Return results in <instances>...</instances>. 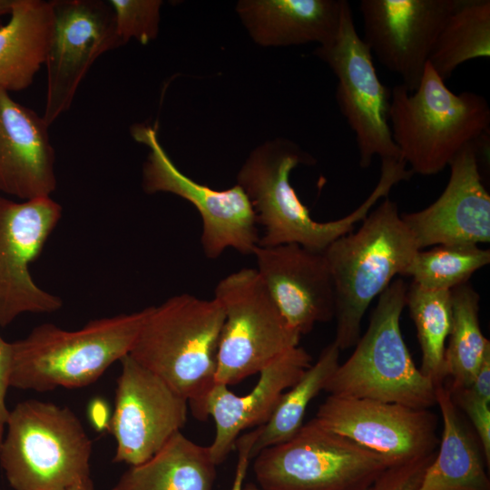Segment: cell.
Here are the masks:
<instances>
[{
    "instance_id": "6da1fadb",
    "label": "cell",
    "mask_w": 490,
    "mask_h": 490,
    "mask_svg": "<svg viewBox=\"0 0 490 490\" xmlns=\"http://www.w3.org/2000/svg\"><path fill=\"white\" fill-rule=\"evenodd\" d=\"M315 163L310 153L285 138L265 142L246 159L238 172L237 184L248 196L257 223L262 227L259 246L296 243L323 252L337 239L353 231L355 224L367 217L375 203L404 180L398 167L381 166L376 188L359 207L338 220L320 222L312 219L290 183L294 168Z\"/></svg>"
},
{
    "instance_id": "7a4b0ae2",
    "label": "cell",
    "mask_w": 490,
    "mask_h": 490,
    "mask_svg": "<svg viewBox=\"0 0 490 490\" xmlns=\"http://www.w3.org/2000/svg\"><path fill=\"white\" fill-rule=\"evenodd\" d=\"M221 305L191 294L175 295L149 307L129 355L184 397L198 420L216 383L224 323Z\"/></svg>"
},
{
    "instance_id": "3957f363",
    "label": "cell",
    "mask_w": 490,
    "mask_h": 490,
    "mask_svg": "<svg viewBox=\"0 0 490 490\" xmlns=\"http://www.w3.org/2000/svg\"><path fill=\"white\" fill-rule=\"evenodd\" d=\"M362 221L356 232L339 237L323 251L335 292L333 342L340 350L358 343L368 306L397 274L403 275L419 250L397 203L388 198Z\"/></svg>"
},
{
    "instance_id": "277c9868",
    "label": "cell",
    "mask_w": 490,
    "mask_h": 490,
    "mask_svg": "<svg viewBox=\"0 0 490 490\" xmlns=\"http://www.w3.org/2000/svg\"><path fill=\"white\" fill-rule=\"evenodd\" d=\"M387 120L409 170L428 176L440 172L463 148L489 133L490 107L476 93H453L427 63L414 92L402 83L390 90Z\"/></svg>"
},
{
    "instance_id": "5b68a950",
    "label": "cell",
    "mask_w": 490,
    "mask_h": 490,
    "mask_svg": "<svg viewBox=\"0 0 490 490\" xmlns=\"http://www.w3.org/2000/svg\"><path fill=\"white\" fill-rule=\"evenodd\" d=\"M148 311L96 318L77 330L51 323L35 327L12 342L10 387L46 392L95 382L130 353Z\"/></svg>"
},
{
    "instance_id": "8992f818",
    "label": "cell",
    "mask_w": 490,
    "mask_h": 490,
    "mask_svg": "<svg viewBox=\"0 0 490 490\" xmlns=\"http://www.w3.org/2000/svg\"><path fill=\"white\" fill-rule=\"evenodd\" d=\"M92 449L69 407L28 399L10 410L0 465L14 490H66L91 478Z\"/></svg>"
},
{
    "instance_id": "52a82bcc",
    "label": "cell",
    "mask_w": 490,
    "mask_h": 490,
    "mask_svg": "<svg viewBox=\"0 0 490 490\" xmlns=\"http://www.w3.org/2000/svg\"><path fill=\"white\" fill-rule=\"evenodd\" d=\"M407 286L397 279L379 295L369 324L351 356L339 364L324 388L329 395L368 398L429 409L436 387L413 361L400 317Z\"/></svg>"
},
{
    "instance_id": "ba28073f",
    "label": "cell",
    "mask_w": 490,
    "mask_h": 490,
    "mask_svg": "<svg viewBox=\"0 0 490 490\" xmlns=\"http://www.w3.org/2000/svg\"><path fill=\"white\" fill-rule=\"evenodd\" d=\"M393 465L314 417L290 439L261 450L253 471L262 490H369Z\"/></svg>"
},
{
    "instance_id": "9c48e42d",
    "label": "cell",
    "mask_w": 490,
    "mask_h": 490,
    "mask_svg": "<svg viewBox=\"0 0 490 490\" xmlns=\"http://www.w3.org/2000/svg\"><path fill=\"white\" fill-rule=\"evenodd\" d=\"M213 298L225 316L217 383L238 384L299 346L301 336L288 324L256 269H242L223 278Z\"/></svg>"
},
{
    "instance_id": "30bf717a",
    "label": "cell",
    "mask_w": 490,
    "mask_h": 490,
    "mask_svg": "<svg viewBox=\"0 0 490 490\" xmlns=\"http://www.w3.org/2000/svg\"><path fill=\"white\" fill-rule=\"evenodd\" d=\"M314 54L337 76L336 100L355 134L360 167H369L375 156L381 161L403 160L387 120L390 90L378 78L373 55L357 32L348 1H344L336 34L318 45Z\"/></svg>"
},
{
    "instance_id": "8fae6325",
    "label": "cell",
    "mask_w": 490,
    "mask_h": 490,
    "mask_svg": "<svg viewBox=\"0 0 490 490\" xmlns=\"http://www.w3.org/2000/svg\"><path fill=\"white\" fill-rule=\"evenodd\" d=\"M131 133L150 150L142 167L144 191L172 193L196 208L202 222L201 244L208 259H217L228 248L243 255L253 254L260 241L256 214L238 184L214 190L182 173L162 146L157 123L136 124Z\"/></svg>"
},
{
    "instance_id": "7c38bea8",
    "label": "cell",
    "mask_w": 490,
    "mask_h": 490,
    "mask_svg": "<svg viewBox=\"0 0 490 490\" xmlns=\"http://www.w3.org/2000/svg\"><path fill=\"white\" fill-rule=\"evenodd\" d=\"M53 33L44 65L43 118L50 126L70 107L82 80L103 53L121 47L108 1L54 0Z\"/></svg>"
},
{
    "instance_id": "4fadbf2b",
    "label": "cell",
    "mask_w": 490,
    "mask_h": 490,
    "mask_svg": "<svg viewBox=\"0 0 490 490\" xmlns=\"http://www.w3.org/2000/svg\"><path fill=\"white\" fill-rule=\"evenodd\" d=\"M62 216L51 197L14 201L0 196V327L24 313H51L62 299L34 281L29 265Z\"/></svg>"
},
{
    "instance_id": "5bb4252c",
    "label": "cell",
    "mask_w": 490,
    "mask_h": 490,
    "mask_svg": "<svg viewBox=\"0 0 490 490\" xmlns=\"http://www.w3.org/2000/svg\"><path fill=\"white\" fill-rule=\"evenodd\" d=\"M108 428L115 438L113 463H144L187 422L188 401L129 354L121 360Z\"/></svg>"
},
{
    "instance_id": "9a60e30c",
    "label": "cell",
    "mask_w": 490,
    "mask_h": 490,
    "mask_svg": "<svg viewBox=\"0 0 490 490\" xmlns=\"http://www.w3.org/2000/svg\"><path fill=\"white\" fill-rule=\"evenodd\" d=\"M315 418L394 465L428 455L439 442L433 412L397 403L329 395Z\"/></svg>"
},
{
    "instance_id": "2e32d148",
    "label": "cell",
    "mask_w": 490,
    "mask_h": 490,
    "mask_svg": "<svg viewBox=\"0 0 490 490\" xmlns=\"http://www.w3.org/2000/svg\"><path fill=\"white\" fill-rule=\"evenodd\" d=\"M457 0H361L363 41L378 62L414 92Z\"/></svg>"
},
{
    "instance_id": "e0dca14e",
    "label": "cell",
    "mask_w": 490,
    "mask_h": 490,
    "mask_svg": "<svg viewBox=\"0 0 490 490\" xmlns=\"http://www.w3.org/2000/svg\"><path fill=\"white\" fill-rule=\"evenodd\" d=\"M485 134L463 148L450 162L441 195L428 207L401 218L419 250L432 245H478L490 241V195L479 171Z\"/></svg>"
},
{
    "instance_id": "ac0fdd59",
    "label": "cell",
    "mask_w": 490,
    "mask_h": 490,
    "mask_svg": "<svg viewBox=\"0 0 490 490\" xmlns=\"http://www.w3.org/2000/svg\"><path fill=\"white\" fill-rule=\"evenodd\" d=\"M257 272L279 310L300 336L335 316V292L323 252L296 243L258 246Z\"/></svg>"
},
{
    "instance_id": "d6986e66",
    "label": "cell",
    "mask_w": 490,
    "mask_h": 490,
    "mask_svg": "<svg viewBox=\"0 0 490 490\" xmlns=\"http://www.w3.org/2000/svg\"><path fill=\"white\" fill-rule=\"evenodd\" d=\"M311 364V356L298 346L265 367L255 387L244 396L235 395L225 384L215 383L205 400L204 416H211L215 423L214 439L208 448L216 466L235 448L243 430L268 422L282 394Z\"/></svg>"
},
{
    "instance_id": "ffe728a7",
    "label": "cell",
    "mask_w": 490,
    "mask_h": 490,
    "mask_svg": "<svg viewBox=\"0 0 490 490\" xmlns=\"http://www.w3.org/2000/svg\"><path fill=\"white\" fill-rule=\"evenodd\" d=\"M43 116L0 87V191L21 201L56 189L54 150Z\"/></svg>"
},
{
    "instance_id": "44dd1931",
    "label": "cell",
    "mask_w": 490,
    "mask_h": 490,
    "mask_svg": "<svg viewBox=\"0 0 490 490\" xmlns=\"http://www.w3.org/2000/svg\"><path fill=\"white\" fill-rule=\"evenodd\" d=\"M345 0H240L236 12L261 46L324 44L336 34Z\"/></svg>"
},
{
    "instance_id": "7402d4cb",
    "label": "cell",
    "mask_w": 490,
    "mask_h": 490,
    "mask_svg": "<svg viewBox=\"0 0 490 490\" xmlns=\"http://www.w3.org/2000/svg\"><path fill=\"white\" fill-rule=\"evenodd\" d=\"M436 405L442 416V436L417 490H490L481 443L445 384L436 387Z\"/></svg>"
},
{
    "instance_id": "603a6c76",
    "label": "cell",
    "mask_w": 490,
    "mask_h": 490,
    "mask_svg": "<svg viewBox=\"0 0 490 490\" xmlns=\"http://www.w3.org/2000/svg\"><path fill=\"white\" fill-rule=\"evenodd\" d=\"M54 25L51 1L15 0L9 21L0 26V87H29L44 64Z\"/></svg>"
},
{
    "instance_id": "cb8c5ba5",
    "label": "cell",
    "mask_w": 490,
    "mask_h": 490,
    "mask_svg": "<svg viewBox=\"0 0 490 490\" xmlns=\"http://www.w3.org/2000/svg\"><path fill=\"white\" fill-rule=\"evenodd\" d=\"M216 466L208 446L178 432L150 459L130 466L113 490H212Z\"/></svg>"
},
{
    "instance_id": "d4e9b609",
    "label": "cell",
    "mask_w": 490,
    "mask_h": 490,
    "mask_svg": "<svg viewBox=\"0 0 490 490\" xmlns=\"http://www.w3.org/2000/svg\"><path fill=\"white\" fill-rule=\"evenodd\" d=\"M452 324L445 351V385L450 392L469 387L490 351L479 322V294L467 282L451 289Z\"/></svg>"
},
{
    "instance_id": "484cf974",
    "label": "cell",
    "mask_w": 490,
    "mask_h": 490,
    "mask_svg": "<svg viewBox=\"0 0 490 490\" xmlns=\"http://www.w3.org/2000/svg\"><path fill=\"white\" fill-rule=\"evenodd\" d=\"M490 56V1L457 0L443 25L428 64L444 81L465 62Z\"/></svg>"
},
{
    "instance_id": "4316f807",
    "label": "cell",
    "mask_w": 490,
    "mask_h": 490,
    "mask_svg": "<svg viewBox=\"0 0 490 490\" xmlns=\"http://www.w3.org/2000/svg\"><path fill=\"white\" fill-rule=\"evenodd\" d=\"M339 352L334 342L326 346L318 360L282 394L268 422L260 426L259 436L250 449L251 459L264 448L290 439L299 430L309 404L324 390L338 367Z\"/></svg>"
},
{
    "instance_id": "83f0119b",
    "label": "cell",
    "mask_w": 490,
    "mask_h": 490,
    "mask_svg": "<svg viewBox=\"0 0 490 490\" xmlns=\"http://www.w3.org/2000/svg\"><path fill=\"white\" fill-rule=\"evenodd\" d=\"M421 350L424 376L436 387L445 384V351L452 324L451 290H428L413 282L407 302Z\"/></svg>"
},
{
    "instance_id": "f1b7e54d",
    "label": "cell",
    "mask_w": 490,
    "mask_h": 490,
    "mask_svg": "<svg viewBox=\"0 0 490 490\" xmlns=\"http://www.w3.org/2000/svg\"><path fill=\"white\" fill-rule=\"evenodd\" d=\"M490 262V250L478 245H438L418 250L403 275L428 290H451Z\"/></svg>"
},
{
    "instance_id": "f546056e",
    "label": "cell",
    "mask_w": 490,
    "mask_h": 490,
    "mask_svg": "<svg viewBox=\"0 0 490 490\" xmlns=\"http://www.w3.org/2000/svg\"><path fill=\"white\" fill-rule=\"evenodd\" d=\"M117 35L125 44L132 38L142 44L154 40L159 33L161 0H109Z\"/></svg>"
},
{
    "instance_id": "4dcf8cb0",
    "label": "cell",
    "mask_w": 490,
    "mask_h": 490,
    "mask_svg": "<svg viewBox=\"0 0 490 490\" xmlns=\"http://www.w3.org/2000/svg\"><path fill=\"white\" fill-rule=\"evenodd\" d=\"M436 452L390 466L369 490H417Z\"/></svg>"
},
{
    "instance_id": "1f68e13d",
    "label": "cell",
    "mask_w": 490,
    "mask_h": 490,
    "mask_svg": "<svg viewBox=\"0 0 490 490\" xmlns=\"http://www.w3.org/2000/svg\"><path fill=\"white\" fill-rule=\"evenodd\" d=\"M450 392V391H449ZM451 397L471 421L485 458L490 465V402L476 396L469 387L450 392Z\"/></svg>"
},
{
    "instance_id": "d6a6232c",
    "label": "cell",
    "mask_w": 490,
    "mask_h": 490,
    "mask_svg": "<svg viewBox=\"0 0 490 490\" xmlns=\"http://www.w3.org/2000/svg\"><path fill=\"white\" fill-rule=\"evenodd\" d=\"M13 348L12 342L5 341L0 335V442L2 441L10 410L5 398L10 387Z\"/></svg>"
},
{
    "instance_id": "836d02e7",
    "label": "cell",
    "mask_w": 490,
    "mask_h": 490,
    "mask_svg": "<svg viewBox=\"0 0 490 490\" xmlns=\"http://www.w3.org/2000/svg\"><path fill=\"white\" fill-rule=\"evenodd\" d=\"M260 426L255 429L241 435L235 443L238 451V461L230 490H243V482L247 474L250 458V449L259 436Z\"/></svg>"
},
{
    "instance_id": "e575fe53",
    "label": "cell",
    "mask_w": 490,
    "mask_h": 490,
    "mask_svg": "<svg viewBox=\"0 0 490 490\" xmlns=\"http://www.w3.org/2000/svg\"><path fill=\"white\" fill-rule=\"evenodd\" d=\"M469 388L480 398L490 402V351H488Z\"/></svg>"
},
{
    "instance_id": "d590c367",
    "label": "cell",
    "mask_w": 490,
    "mask_h": 490,
    "mask_svg": "<svg viewBox=\"0 0 490 490\" xmlns=\"http://www.w3.org/2000/svg\"><path fill=\"white\" fill-rule=\"evenodd\" d=\"M92 417L97 427L103 428L104 426L107 418V411L103 403L95 401L92 405Z\"/></svg>"
},
{
    "instance_id": "8d00e7d4",
    "label": "cell",
    "mask_w": 490,
    "mask_h": 490,
    "mask_svg": "<svg viewBox=\"0 0 490 490\" xmlns=\"http://www.w3.org/2000/svg\"><path fill=\"white\" fill-rule=\"evenodd\" d=\"M66 490H94L93 484L91 478L77 483Z\"/></svg>"
},
{
    "instance_id": "74e56055",
    "label": "cell",
    "mask_w": 490,
    "mask_h": 490,
    "mask_svg": "<svg viewBox=\"0 0 490 490\" xmlns=\"http://www.w3.org/2000/svg\"><path fill=\"white\" fill-rule=\"evenodd\" d=\"M15 0H0V16L10 15Z\"/></svg>"
},
{
    "instance_id": "f35d334b",
    "label": "cell",
    "mask_w": 490,
    "mask_h": 490,
    "mask_svg": "<svg viewBox=\"0 0 490 490\" xmlns=\"http://www.w3.org/2000/svg\"><path fill=\"white\" fill-rule=\"evenodd\" d=\"M243 490H262L260 489L258 485H256L255 484H251V483H249V484H246L244 486H243Z\"/></svg>"
},
{
    "instance_id": "ab89813d",
    "label": "cell",
    "mask_w": 490,
    "mask_h": 490,
    "mask_svg": "<svg viewBox=\"0 0 490 490\" xmlns=\"http://www.w3.org/2000/svg\"><path fill=\"white\" fill-rule=\"evenodd\" d=\"M1 490V489H0Z\"/></svg>"
}]
</instances>
